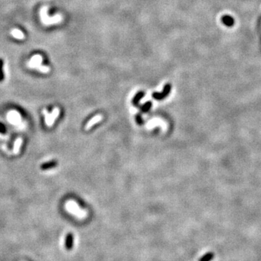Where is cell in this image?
<instances>
[{
  "instance_id": "6da1fadb",
  "label": "cell",
  "mask_w": 261,
  "mask_h": 261,
  "mask_svg": "<svg viewBox=\"0 0 261 261\" xmlns=\"http://www.w3.org/2000/svg\"><path fill=\"white\" fill-rule=\"evenodd\" d=\"M170 89H171V85L169 84H166L165 87H164L163 91L160 92V93H158V92H154V93L152 94V97L154 98L155 100H163V99L166 97V96L169 94Z\"/></svg>"
},
{
  "instance_id": "7a4b0ae2",
  "label": "cell",
  "mask_w": 261,
  "mask_h": 261,
  "mask_svg": "<svg viewBox=\"0 0 261 261\" xmlns=\"http://www.w3.org/2000/svg\"><path fill=\"white\" fill-rule=\"evenodd\" d=\"M103 117L102 115H97V116H96L95 117H94V118H92L91 120H90L89 122L86 123V126H85V129L86 130H89L91 129V127L93 126L94 125H95L96 123H97L102 120Z\"/></svg>"
},
{
  "instance_id": "3957f363",
  "label": "cell",
  "mask_w": 261,
  "mask_h": 261,
  "mask_svg": "<svg viewBox=\"0 0 261 261\" xmlns=\"http://www.w3.org/2000/svg\"><path fill=\"white\" fill-rule=\"evenodd\" d=\"M67 208L69 209V210H71L72 213H76V214H78V215H81V214L83 213V211L79 210L78 205L75 204L74 202H68V204H67Z\"/></svg>"
},
{
  "instance_id": "277c9868",
  "label": "cell",
  "mask_w": 261,
  "mask_h": 261,
  "mask_svg": "<svg viewBox=\"0 0 261 261\" xmlns=\"http://www.w3.org/2000/svg\"><path fill=\"white\" fill-rule=\"evenodd\" d=\"M73 234L72 233H69L67 235L65 239V247L67 250H71L73 246Z\"/></svg>"
},
{
  "instance_id": "5b68a950",
  "label": "cell",
  "mask_w": 261,
  "mask_h": 261,
  "mask_svg": "<svg viewBox=\"0 0 261 261\" xmlns=\"http://www.w3.org/2000/svg\"><path fill=\"white\" fill-rule=\"evenodd\" d=\"M57 165V162L56 160H51L49 162H47V163H44L41 165L40 168H41L42 170H49L50 168H53L56 167Z\"/></svg>"
},
{
  "instance_id": "8992f818",
  "label": "cell",
  "mask_w": 261,
  "mask_h": 261,
  "mask_svg": "<svg viewBox=\"0 0 261 261\" xmlns=\"http://www.w3.org/2000/svg\"><path fill=\"white\" fill-rule=\"evenodd\" d=\"M11 33H12V35L15 38H16L17 39H22L25 38V36H24V33L22 32L21 31L18 30V29H13V30L11 31Z\"/></svg>"
},
{
  "instance_id": "52a82bcc",
  "label": "cell",
  "mask_w": 261,
  "mask_h": 261,
  "mask_svg": "<svg viewBox=\"0 0 261 261\" xmlns=\"http://www.w3.org/2000/svg\"><path fill=\"white\" fill-rule=\"evenodd\" d=\"M59 112H60L59 109L55 108V110H54L53 113H52L50 115V116H51L50 119H49V120L47 121V124H48L49 126L52 125L53 123H54V121H55V119L57 118V117L58 116V115H59Z\"/></svg>"
},
{
  "instance_id": "ba28073f",
  "label": "cell",
  "mask_w": 261,
  "mask_h": 261,
  "mask_svg": "<svg viewBox=\"0 0 261 261\" xmlns=\"http://www.w3.org/2000/svg\"><path fill=\"white\" fill-rule=\"evenodd\" d=\"M214 258V254L212 252H209L202 256L199 261H211Z\"/></svg>"
},
{
  "instance_id": "9c48e42d",
  "label": "cell",
  "mask_w": 261,
  "mask_h": 261,
  "mask_svg": "<svg viewBox=\"0 0 261 261\" xmlns=\"http://www.w3.org/2000/svg\"><path fill=\"white\" fill-rule=\"evenodd\" d=\"M144 95H145V93H144L143 91H139L137 93L134 98H133V100H132V102L134 103L135 105H138V103L139 102V101L141 100V98L143 97Z\"/></svg>"
},
{
  "instance_id": "30bf717a",
  "label": "cell",
  "mask_w": 261,
  "mask_h": 261,
  "mask_svg": "<svg viewBox=\"0 0 261 261\" xmlns=\"http://www.w3.org/2000/svg\"><path fill=\"white\" fill-rule=\"evenodd\" d=\"M42 56H40L39 55H37L33 56L32 58H31V61L29 62H31V63H33L36 65H39L40 62H42Z\"/></svg>"
},
{
  "instance_id": "8fae6325",
  "label": "cell",
  "mask_w": 261,
  "mask_h": 261,
  "mask_svg": "<svg viewBox=\"0 0 261 261\" xmlns=\"http://www.w3.org/2000/svg\"><path fill=\"white\" fill-rule=\"evenodd\" d=\"M3 65L4 61L3 60L0 58V82H2L4 80V73H3Z\"/></svg>"
},
{
  "instance_id": "7c38bea8",
  "label": "cell",
  "mask_w": 261,
  "mask_h": 261,
  "mask_svg": "<svg viewBox=\"0 0 261 261\" xmlns=\"http://www.w3.org/2000/svg\"><path fill=\"white\" fill-rule=\"evenodd\" d=\"M151 107H152V102H146L142 107H141V110H142V112H146L151 108Z\"/></svg>"
},
{
  "instance_id": "4fadbf2b",
  "label": "cell",
  "mask_w": 261,
  "mask_h": 261,
  "mask_svg": "<svg viewBox=\"0 0 261 261\" xmlns=\"http://www.w3.org/2000/svg\"><path fill=\"white\" fill-rule=\"evenodd\" d=\"M223 21H224V23L226 24L227 26H231V25H233V22H234L233 19L229 16L224 17V19H223Z\"/></svg>"
},
{
  "instance_id": "5bb4252c",
  "label": "cell",
  "mask_w": 261,
  "mask_h": 261,
  "mask_svg": "<svg viewBox=\"0 0 261 261\" xmlns=\"http://www.w3.org/2000/svg\"><path fill=\"white\" fill-rule=\"evenodd\" d=\"M21 139H18L16 141V143H15V152H18L19 150V147L20 146H21Z\"/></svg>"
},
{
  "instance_id": "9a60e30c",
  "label": "cell",
  "mask_w": 261,
  "mask_h": 261,
  "mask_svg": "<svg viewBox=\"0 0 261 261\" xmlns=\"http://www.w3.org/2000/svg\"><path fill=\"white\" fill-rule=\"evenodd\" d=\"M136 122H137V123H138V124H139V125L142 124L143 121H142V119H141V116L140 114L137 115L136 117Z\"/></svg>"
},
{
  "instance_id": "2e32d148",
  "label": "cell",
  "mask_w": 261,
  "mask_h": 261,
  "mask_svg": "<svg viewBox=\"0 0 261 261\" xmlns=\"http://www.w3.org/2000/svg\"><path fill=\"white\" fill-rule=\"evenodd\" d=\"M6 131H7V129H6L5 126H4L3 123H0V133H2V134H4V133H6Z\"/></svg>"
}]
</instances>
